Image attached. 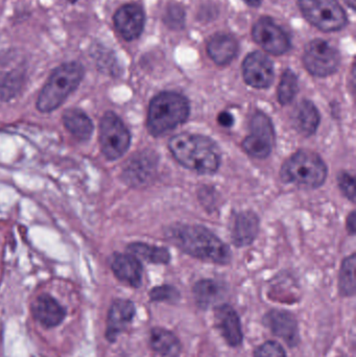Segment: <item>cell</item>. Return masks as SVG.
Here are the masks:
<instances>
[{
	"instance_id": "cell-1",
	"label": "cell",
	"mask_w": 356,
	"mask_h": 357,
	"mask_svg": "<svg viewBox=\"0 0 356 357\" xmlns=\"http://www.w3.org/2000/svg\"><path fill=\"white\" fill-rule=\"evenodd\" d=\"M165 234L171 243L192 257L219 264H228L231 259L228 245L205 227L175 224Z\"/></svg>"
},
{
	"instance_id": "cell-2",
	"label": "cell",
	"mask_w": 356,
	"mask_h": 357,
	"mask_svg": "<svg viewBox=\"0 0 356 357\" xmlns=\"http://www.w3.org/2000/svg\"><path fill=\"white\" fill-rule=\"evenodd\" d=\"M169 148L173 158L182 167L196 173H215L221 165L217 146L205 136L179 134L169 140Z\"/></svg>"
},
{
	"instance_id": "cell-3",
	"label": "cell",
	"mask_w": 356,
	"mask_h": 357,
	"mask_svg": "<svg viewBox=\"0 0 356 357\" xmlns=\"http://www.w3.org/2000/svg\"><path fill=\"white\" fill-rule=\"evenodd\" d=\"M85 70L79 62H67L52 70L49 79L40 92L37 108L40 112L49 113L58 109L79 87Z\"/></svg>"
},
{
	"instance_id": "cell-4",
	"label": "cell",
	"mask_w": 356,
	"mask_h": 357,
	"mask_svg": "<svg viewBox=\"0 0 356 357\" xmlns=\"http://www.w3.org/2000/svg\"><path fill=\"white\" fill-rule=\"evenodd\" d=\"M189 115V102L185 96L176 92H162L150 102L148 112V129L152 135L169 133L185 123Z\"/></svg>"
},
{
	"instance_id": "cell-5",
	"label": "cell",
	"mask_w": 356,
	"mask_h": 357,
	"mask_svg": "<svg viewBox=\"0 0 356 357\" xmlns=\"http://www.w3.org/2000/svg\"><path fill=\"white\" fill-rule=\"evenodd\" d=\"M280 176L286 182L305 188H318L325 182L327 167L319 155L302 150L286 160Z\"/></svg>"
},
{
	"instance_id": "cell-6",
	"label": "cell",
	"mask_w": 356,
	"mask_h": 357,
	"mask_svg": "<svg viewBox=\"0 0 356 357\" xmlns=\"http://www.w3.org/2000/svg\"><path fill=\"white\" fill-rule=\"evenodd\" d=\"M304 18L325 33L339 31L348 23L346 12L336 0H298Z\"/></svg>"
},
{
	"instance_id": "cell-7",
	"label": "cell",
	"mask_w": 356,
	"mask_h": 357,
	"mask_svg": "<svg viewBox=\"0 0 356 357\" xmlns=\"http://www.w3.org/2000/svg\"><path fill=\"white\" fill-rule=\"evenodd\" d=\"M100 150L108 160H117L129 150L131 135L115 113L107 112L100 125Z\"/></svg>"
},
{
	"instance_id": "cell-8",
	"label": "cell",
	"mask_w": 356,
	"mask_h": 357,
	"mask_svg": "<svg viewBox=\"0 0 356 357\" xmlns=\"http://www.w3.org/2000/svg\"><path fill=\"white\" fill-rule=\"evenodd\" d=\"M340 61L338 50L325 40L315 39L305 46L303 63L307 70L315 77L334 75L340 66Z\"/></svg>"
},
{
	"instance_id": "cell-9",
	"label": "cell",
	"mask_w": 356,
	"mask_h": 357,
	"mask_svg": "<svg viewBox=\"0 0 356 357\" xmlns=\"http://www.w3.org/2000/svg\"><path fill=\"white\" fill-rule=\"evenodd\" d=\"M273 144L274 128L271 119L263 113H256L251 121V134L242 142V149L250 156L263 159L271 154Z\"/></svg>"
},
{
	"instance_id": "cell-10",
	"label": "cell",
	"mask_w": 356,
	"mask_h": 357,
	"mask_svg": "<svg viewBox=\"0 0 356 357\" xmlns=\"http://www.w3.org/2000/svg\"><path fill=\"white\" fill-rule=\"evenodd\" d=\"M252 37L265 52L273 56H281L291 50L288 33L270 17H263L255 23Z\"/></svg>"
},
{
	"instance_id": "cell-11",
	"label": "cell",
	"mask_w": 356,
	"mask_h": 357,
	"mask_svg": "<svg viewBox=\"0 0 356 357\" xmlns=\"http://www.w3.org/2000/svg\"><path fill=\"white\" fill-rule=\"evenodd\" d=\"M242 77L251 87L269 88L274 81L273 62L263 52H251L242 63Z\"/></svg>"
},
{
	"instance_id": "cell-12",
	"label": "cell",
	"mask_w": 356,
	"mask_h": 357,
	"mask_svg": "<svg viewBox=\"0 0 356 357\" xmlns=\"http://www.w3.org/2000/svg\"><path fill=\"white\" fill-rule=\"evenodd\" d=\"M115 29L125 41H134L141 36L146 24L144 8L136 3L121 6L113 17Z\"/></svg>"
},
{
	"instance_id": "cell-13",
	"label": "cell",
	"mask_w": 356,
	"mask_h": 357,
	"mask_svg": "<svg viewBox=\"0 0 356 357\" xmlns=\"http://www.w3.org/2000/svg\"><path fill=\"white\" fill-rule=\"evenodd\" d=\"M156 169L157 160L154 153H138L127 161L123 169V178L131 186H141L153 178Z\"/></svg>"
},
{
	"instance_id": "cell-14",
	"label": "cell",
	"mask_w": 356,
	"mask_h": 357,
	"mask_svg": "<svg viewBox=\"0 0 356 357\" xmlns=\"http://www.w3.org/2000/svg\"><path fill=\"white\" fill-rule=\"evenodd\" d=\"M263 322L274 335L284 340L291 347H294L299 343L298 322L291 312L286 310H271L265 314Z\"/></svg>"
},
{
	"instance_id": "cell-15",
	"label": "cell",
	"mask_w": 356,
	"mask_h": 357,
	"mask_svg": "<svg viewBox=\"0 0 356 357\" xmlns=\"http://www.w3.org/2000/svg\"><path fill=\"white\" fill-rule=\"evenodd\" d=\"M215 320L217 329L230 346L238 347L242 344L244 335L240 317L232 306L224 304L217 307Z\"/></svg>"
},
{
	"instance_id": "cell-16",
	"label": "cell",
	"mask_w": 356,
	"mask_h": 357,
	"mask_svg": "<svg viewBox=\"0 0 356 357\" xmlns=\"http://www.w3.org/2000/svg\"><path fill=\"white\" fill-rule=\"evenodd\" d=\"M135 306L129 300H116L109 310L107 321V339L114 342L119 335L127 328L135 316Z\"/></svg>"
},
{
	"instance_id": "cell-17",
	"label": "cell",
	"mask_w": 356,
	"mask_h": 357,
	"mask_svg": "<svg viewBox=\"0 0 356 357\" xmlns=\"http://www.w3.org/2000/svg\"><path fill=\"white\" fill-rule=\"evenodd\" d=\"M31 310L36 320L46 328L58 326L66 316V312L60 303L45 294L33 301Z\"/></svg>"
},
{
	"instance_id": "cell-18",
	"label": "cell",
	"mask_w": 356,
	"mask_h": 357,
	"mask_svg": "<svg viewBox=\"0 0 356 357\" xmlns=\"http://www.w3.org/2000/svg\"><path fill=\"white\" fill-rule=\"evenodd\" d=\"M207 54L219 66H225L234 60L238 52V42L229 33H219L209 39Z\"/></svg>"
},
{
	"instance_id": "cell-19",
	"label": "cell",
	"mask_w": 356,
	"mask_h": 357,
	"mask_svg": "<svg viewBox=\"0 0 356 357\" xmlns=\"http://www.w3.org/2000/svg\"><path fill=\"white\" fill-rule=\"evenodd\" d=\"M115 276L133 287H139L142 281V266L131 254H115L111 261Z\"/></svg>"
},
{
	"instance_id": "cell-20",
	"label": "cell",
	"mask_w": 356,
	"mask_h": 357,
	"mask_svg": "<svg viewBox=\"0 0 356 357\" xmlns=\"http://www.w3.org/2000/svg\"><path fill=\"white\" fill-rule=\"evenodd\" d=\"M259 230V220L254 212H240L233 220L231 236L234 245L245 247L256 238Z\"/></svg>"
},
{
	"instance_id": "cell-21",
	"label": "cell",
	"mask_w": 356,
	"mask_h": 357,
	"mask_svg": "<svg viewBox=\"0 0 356 357\" xmlns=\"http://www.w3.org/2000/svg\"><path fill=\"white\" fill-rule=\"evenodd\" d=\"M293 123L295 129L304 137L313 135L320 123V113L317 107L311 100H302L295 109Z\"/></svg>"
},
{
	"instance_id": "cell-22",
	"label": "cell",
	"mask_w": 356,
	"mask_h": 357,
	"mask_svg": "<svg viewBox=\"0 0 356 357\" xmlns=\"http://www.w3.org/2000/svg\"><path fill=\"white\" fill-rule=\"evenodd\" d=\"M63 123L67 131L79 142H86L91 137L93 123L87 114L79 109H68L63 114Z\"/></svg>"
},
{
	"instance_id": "cell-23",
	"label": "cell",
	"mask_w": 356,
	"mask_h": 357,
	"mask_svg": "<svg viewBox=\"0 0 356 357\" xmlns=\"http://www.w3.org/2000/svg\"><path fill=\"white\" fill-rule=\"evenodd\" d=\"M150 347L162 357H178L181 354V344L178 337L160 327L153 329L150 333Z\"/></svg>"
},
{
	"instance_id": "cell-24",
	"label": "cell",
	"mask_w": 356,
	"mask_h": 357,
	"mask_svg": "<svg viewBox=\"0 0 356 357\" xmlns=\"http://www.w3.org/2000/svg\"><path fill=\"white\" fill-rule=\"evenodd\" d=\"M194 295L198 305L207 308L223 297L224 287L215 280H201L194 285Z\"/></svg>"
},
{
	"instance_id": "cell-25",
	"label": "cell",
	"mask_w": 356,
	"mask_h": 357,
	"mask_svg": "<svg viewBox=\"0 0 356 357\" xmlns=\"http://www.w3.org/2000/svg\"><path fill=\"white\" fill-rule=\"evenodd\" d=\"M25 83V73L14 69L0 75V100L8 102L18 96Z\"/></svg>"
},
{
	"instance_id": "cell-26",
	"label": "cell",
	"mask_w": 356,
	"mask_h": 357,
	"mask_svg": "<svg viewBox=\"0 0 356 357\" xmlns=\"http://www.w3.org/2000/svg\"><path fill=\"white\" fill-rule=\"evenodd\" d=\"M127 251L135 257L156 264H167L171 260L169 250L165 248L153 247L146 243H135L127 247Z\"/></svg>"
},
{
	"instance_id": "cell-27",
	"label": "cell",
	"mask_w": 356,
	"mask_h": 357,
	"mask_svg": "<svg viewBox=\"0 0 356 357\" xmlns=\"http://www.w3.org/2000/svg\"><path fill=\"white\" fill-rule=\"evenodd\" d=\"M355 254L349 256L343 261L339 277V289L345 297L355 295Z\"/></svg>"
},
{
	"instance_id": "cell-28",
	"label": "cell",
	"mask_w": 356,
	"mask_h": 357,
	"mask_svg": "<svg viewBox=\"0 0 356 357\" xmlns=\"http://www.w3.org/2000/svg\"><path fill=\"white\" fill-rule=\"evenodd\" d=\"M91 56L102 73L116 75L118 73V63L114 52L102 44H98L91 50Z\"/></svg>"
},
{
	"instance_id": "cell-29",
	"label": "cell",
	"mask_w": 356,
	"mask_h": 357,
	"mask_svg": "<svg viewBox=\"0 0 356 357\" xmlns=\"http://www.w3.org/2000/svg\"><path fill=\"white\" fill-rule=\"evenodd\" d=\"M298 92V79L291 69H286L280 79L278 86V100L281 105H288L293 102Z\"/></svg>"
},
{
	"instance_id": "cell-30",
	"label": "cell",
	"mask_w": 356,
	"mask_h": 357,
	"mask_svg": "<svg viewBox=\"0 0 356 357\" xmlns=\"http://www.w3.org/2000/svg\"><path fill=\"white\" fill-rule=\"evenodd\" d=\"M165 24L173 29H180L184 26V20H185V13L183 8L180 6H169L165 13L164 18Z\"/></svg>"
},
{
	"instance_id": "cell-31",
	"label": "cell",
	"mask_w": 356,
	"mask_h": 357,
	"mask_svg": "<svg viewBox=\"0 0 356 357\" xmlns=\"http://www.w3.org/2000/svg\"><path fill=\"white\" fill-rule=\"evenodd\" d=\"M150 299L157 302H176L179 300L180 294L171 285H162L153 289L150 293Z\"/></svg>"
},
{
	"instance_id": "cell-32",
	"label": "cell",
	"mask_w": 356,
	"mask_h": 357,
	"mask_svg": "<svg viewBox=\"0 0 356 357\" xmlns=\"http://www.w3.org/2000/svg\"><path fill=\"white\" fill-rule=\"evenodd\" d=\"M254 357H286V354L280 344L269 341L255 350Z\"/></svg>"
},
{
	"instance_id": "cell-33",
	"label": "cell",
	"mask_w": 356,
	"mask_h": 357,
	"mask_svg": "<svg viewBox=\"0 0 356 357\" xmlns=\"http://www.w3.org/2000/svg\"><path fill=\"white\" fill-rule=\"evenodd\" d=\"M339 186L342 192L351 201L355 199V181L348 173H342L338 178Z\"/></svg>"
},
{
	"instance_id": "cell-34",
	"label": "cell",
	"mask_w": 356,
	"mask_h": 357,
	"mask_svg": "<svg viewBox=\"0 0 356 357\" xmlns=\"http://www.w3.org/2000/svg\"><path fill=\"white\" fill-rule=\"evenodd\" d=\"M217 121H219V125L223 126V127L229 128L233 125V117L228 112H222L219 115Z\"/></svg>"
},
{
	"instance_id": "cell-35",
	"label": "cell",
	"mask_w": 356,
	"mask_h": 357,
	"mask_svg": "<svg viewBox=\"0 0 356 357\" xmlns=\"http://www.w3.org/2000/svg\"><path fill=\"white\" fill-rule=\"evenodd\" d=\"M355 212L353 211V213L348 216V218H347V229H348L351 234H355Z\"/></svg>"
},
{
	"instance_id": "cell-36",
	"label": "cell",
	"mask_w": 356,
	"mask_h": 357,
	"mask_svg": "<svg viewBox=\"0 0 356 357\" xmlns=\"http://www.w3.org/2000/svg\"><path fill=\"white\" fill-rule=\"evenodd\" d=\"M248 6H252V8H257V6H261V1L263 0H244Z\"/></svg>"
},
{
	"instance_id": "cell-37",
	"label": "cell",
	"mask_w": 356,
	"mask_h": 357,
	"mask_svg": "<svg viewBox=\"0 0 356 357\" xmlns=\"http://www.w3.org/2000/svg\"><path fill=\"white\" fill-rule=\"evenodd\" d=\"M349 8H353V10H355L356 6V0H343Z\"/></svg>"
},
{
	"instance_id": "cell-38",
	"label": "cell",
	"mask_w": 356,
	"mask_h": 357,
	"mask_svg": "<svg viewBox=\"0 0 356 357\" xmlns=\"http://www.w3.org/2000/svg\"><path fill=\"white\" fill-rule=\"evenodd\" d=\"M69 2H71V3H75V2H77V0H68Z\"/></svg>"
}]
</instances>
